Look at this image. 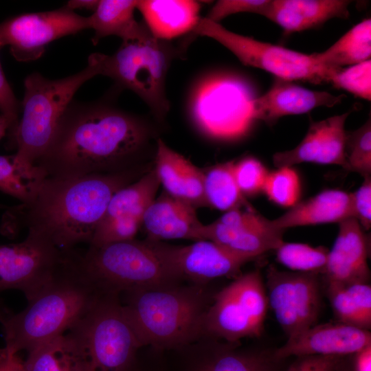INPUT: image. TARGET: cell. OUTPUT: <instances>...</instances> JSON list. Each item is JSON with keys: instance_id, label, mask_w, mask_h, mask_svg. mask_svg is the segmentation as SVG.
<instances>
[{"instance_id": "cell-1", "label": "cell", "mask_w": 371, "mask_h": 371, "mask_svg": "<svg viewBox=\"0 0 371 371\" xmlns=\"http://www.w3.org/2000/svg\"><path fill=\"white\" fill-rule=\"evenodd\" d=\"M112 87L100 99L72 100L35 166L48 177L115 173L147 164L155 156L159 122L118 107Z\"/></svg>"}, {"instance_id": "cell-2", "label": "cell", "mask_w": 371, "mask_h": 371, "mask_svg": "<svg viewBox=\"0 0 371 371\" xmlns=\"http://www.w3.org/2000/svg\"><path fill=\"white\" fill-rule=\"evenodd\" d=\"M147 164L123 172L79 177H47L32 198L15 208L28 233L55 247L89 243L112 196L149 171Z\"/></svg>"}, {"instance_id": "cell-3", "label": "cell", "mask_w": 371, "mask_h": 371, "mask_svg": "<svg viewBox=\"0 0 371 371\" xmlns=\"http://www.w3.org/2000/svg\"><path fill=\"white\" fill-rule=\"evenodd\" d=\"M102 293L78 261V251L68 250L67 260L51 282L27 307L16 313L1 308L0 323L8 352H27L72 328Z\"/></svg>"}, {"instance_id": "cell-4", "label": "cell", "mask_w": 371, "mask_h": 371, "mask_svg": "<svg viewBox=\"0 0 371 371\" xmlns=\"http://www.w3.org/2000/svg\"><path fill=\"white\" fill-rule=\"evenodd\" d=\"M214 294L206 284H171L120 295L124 312L141 346L180 350L202 338Z\"/></svg>"}, {"instance_id": "cell-5", "label": "cell", "mask_w": 371, "mask_h": 371, "mask_svg": "<svg viewBox=\"0 0 371 371\" xmlns=\"http://www.w3.org/2000/svg\"><path fill=\"white\" fill-rule=\"evenodd\" d=\"M193 36L175 44L155 37L145 25L137 35L122 40L113 54L93 55L99 75L113 80V87L120 92L128 89L135 93L155 119L163 123L170 110L166 89L168 72L175 59L184 56Z\"/></svg>"}, {"instance_id": "cell-6", "label": "cell", "mask_w": 371, "mask_h": 371, "mask_svg": "<svg viewBox=\"0 0 371 371\" xmlns=\"http://www.w3.org/2000/svg\"><path fill=\"white\" fill-rule=\"evenodd\" d=\"M99 75L92 54L80 71L56 80L38 73L24 80L22 115L10 145L16 149V159L25 165H35L49 146L60 120L78 89Z\"/></svg>"}, {"instance_id": "cell-7", "label": "cell", "mask_w": 371, "mask_h": 371, "mask_svg": "<svg viewBox=\"0 0 371 371\" xmlns=\"http://www.w3.org/2000/svg\"><path fill=\"white\" fill-rule=\"evenodd\" d=\"M79 263L104 293L181 283L167 262L159 241L131 240L78 251Z\"/></svg>"}, {"instance_id": "cell-8", "label": "cell", "mask_w": 371, "mask_h": 371, "mask_svg": "<svg viewBox=\"0 0 371 371\" xmlns=\"http://www.w3.org/2000/svg\"><path fill=\"white\" fill-rule=\"evenodd\" d=\"M68 332L79 346L85 371H127L141 348L115 293L101 294Z\"/></svg>"}, {"instance_id": "cell-9", "label": "cell", "mask_w": 371, "mask_h": 371, "mask_svg": "<svg viewBox=\"0 0 371 371\" xmlns=\"http://www.w3.org/2000/svg\"><path fill=\"white\" fill-rule=\"evenodd\" d=\"M268 302L258 270L237 276L213 295L203 323V337L236 344L259 337L264 330Z\"/></svg>"}, {"instance_id": "cell-10", "label": "cell", "mask_w": 371, "mask_h": 371, "mask_svg": "<svg viewBox=\"0 0 371 371\" xmlns=\"http://www.w3.org/2000/svg\"><path fill=\"white\" fill-rule=\"evenodd\" d=\"M192 33L215 40L244 65L267 71L278 78L315 84L330 82L337 69L324 66L313 54H303L234 33L205 17L200 19Z\"/></svg>"}, {"instance_id": "cell-11", "label": "cell", "mask_w": 371, "mask_h": 371, "mask_svg": "<svg viewBox=\"0 0 371 371\" xmlns=\"http://www.w3.org/2000/svg\"><path fill=\"white\" fill-rule=\"evenodd\" d=\"M254 98L236 79L207 76L198 82L190 95V116L206 135L219 139H236L245 134L254 121L251 114Z\"/></svg>"}, {"instance_id": "cell-12", "label": "cell", "mask_w": 371, "mask_h": 371, "mask_svg": "<svg viewBox=\"0 0 371 371\" xmlns=\"http://www.w3.org/2000/svg\"><path fill=\"white\" fill-rule=\"evenodd\" d=\"M67 254L68 249L30 234L21 243L0 245V292L17 289L31 300L54 278Z\"/></svg>"}, {"instance_id": "cell-13", "label": "cell", "mask_w": 371, "mask_h": 371, "mask_svg": "<svg viewBox=\"0 0 371 371\" xmlns=\"http://www.w3.org/2000/svg\"><path fill=\"white\" fill-rule=\"evenodd\" d=\"M319 275L267 269L268 306L288 339L317 322L322 304Z\"/></svg>"}, {"instance_id": "cell-14", "label": "cell", "mask_w": 371, "mask_h": 371, "mask_svg": "<svg viewBox=\"0 0 371 371\" xmlns=\"http://www.w3.org/2000/svg\"><path fill=\"white\" fill-rule=\"evenodd\" d=\"M89 28V16H80L65 6L25 13L0 23V45L8 46L16 60L27 62L40 58L51 42Z\"/></svg>"}, {"instance_id": "cell-15", "label": "cell", "mask_w": 371, "mask_h": 371, "mask_svg": "<svg viewBox=\"0 0 371 371\" xmlns=\"http://www.w3.org/2000/svg\"><path fill=\"white\" fill-rule=\"evenodd\" d=\"M284 232L253 207H239L225 212L210 224H203L200 238L251 261L276 250L284 242Z\"/></svg>"}, {"instance_id": "cell-16", "label": "cell", "mask_w": 371, "mask_h": 371, "mask_svg": "<svg viewBox=\"0 0 371 371\" xmlns=\"http://www.w3.org/2000/svg\"><path fill=\"white\" fill-rule=\"evenodd\" d=\"M160 247L173 271L181 281L190 284L205 285L219 278L234 276L251 261L208 240L185 246L160 241Z\"/></svg>"}, {"instance_id": "cell-17", "label": "cell", "mask_w": 371, "mask_h": 371, "mask_svg": "<svg viewBox=\"0 0 371 371\" xmlns=\"http://www.w3.org/2000/svg\"><path fill=\"white\" fill-rule=\"evenodd\" d=\"M368 346H371L370 330L337 321L316 324L288 339L273 351V355L280 361L293 356L344 357L355 355Z\"/></svg>"}, {"instance_id": "cell-18", "label": "cell", "mask_w": 371, "mask_h": 371, "mask_svg": "<svg viewBox=\"0 0 371 371\" xmlns=\"http://www.w3.org/2000/svg\"><path fill=\"white\" fill-rule=\"evenodd\" d=\"M349 113L313 122L303 139L295 148L273 155L278 168L301 163L333 164L346 170L345 122Z\"/></svg>"}, {"instance_id": "cell-19", "label": "cell", "mask_w": 371, "mask_h": 371, "mask_svg": "<svg viewBox=\"0 0 371 371\" xmlns=\"http://www.w3.org/2000/svg\"><path fill=\"white\" fill-rule=\"evenodd\" d=\"M368 254L369 240L358 221L349 218L339 223L337 238L328 251L322 274L326 284L368 283Z\"/></svg>"}, {"instance_id": "cell-20", "label": "cell", "mask_w": 371, "mask_h": 371, "mask_svg": "<svg viewBox=\"0 0 371 371\" xmlns=\"http://www.w3.org/2000/svg\"><path fill=\"white\" fill-rule=\"evenodd\" d=\"M344 96L311 90L276 78L265 93L253 99L252 117L270 124L285 115L303 114L321 106L332 107L339 104Z\"/></svg>"}, {"instance_id": "cell-21", "label": "cell", "mask_w": 371, "mask_h": 371, "mask_svg": "<svg viewBox=\"0 0 371 371\" xmlns=\"http://www.w3.org/2000/svg\"><path fill=\"white\" fill-rule=\"evenodd\" d=\"M196 209L162 192L150 204L142 216V225L148 235L147 239L201 240L203 224L199 220Z\"/></svg>"}, {"instance_id": "cell-22", "label": "cell", "mask_w": 371, "mask_h": 371, "mask_svg": "<svg viewBox=\"0 0 371 371\" xmlns=\"http://www.w3.org/2000/svg\"><path fill=\"white\" fill-rule=\"evenodd\" d=\"M153 168L166 193L195 208L207 206L203 171L169 147L160 137L157 142Z\"/></svg>"}, {"instance_id": "cell-23", "label": "cell", "mask_w": 371, "mask_h": 371, "mask_svg": "<svg viewBox=\"0 0 371 371\" xmlns=\"http://www.w3.org/2000/svg\"><path fill=\"white\" fill-rule=\"evenodd\" d=\"M350 3L347 0H271L265 18L286 32H301L333 19H347Z\"/></svg>"}, {"instance_id": "cell-24", "label": "cell", "mask_w": 371, "mask_h": 371, "mask_svg": "<svg viewBox=\"0 0 371 371\" xmlns=\"http://www.w3.org/2000/svg\"><path fill=\"white\" fill-rule=\"evenodd\" d=\"M201 3L193 0H137V10L156 38L166 41L192 33L200 19Z\"/></svg>"}, {"instance_id": "cell-25", "label": "cell", "mask_w": 371, "mask_h": 371, "mask_svg": "<svg viewBox=\"0 0 371 371\" xmlns=\"http://www.w3.org/2000/svg\"><path fill=\"white\" fill-rule=\"evenodd\" d=\"M349 218H352L350 194L328 189L298 201L271 223L276 228L285 231L298 226L339 223Z\"/></svg>"}, {"instance_id": "cell-26", "label": "cell", "mask_w": 371, "mask_h": 371, "mask_svg": "<svg viewBox=\"0 0 371 371\" xmlns=\"http://www.w3.org/2000/svg\"><path fill=\"white\" fill-rule=\"evenodd\" d=\"M203 351L194 371H278L281 361L273 352L238 349L236 344L202 337L196 341Z\"/></svg>"}, {"instance_id": "cell-27", "label": "cell", "mask_w": 371, "mask_h": 371, "mask_svg": "<svg viewBox=\"0 0 371 371\" xmlns=\"http://www.w3.org/2000/svg\"><path fill=\"white\" fill-rule=\"evenodd\" d=\"M137 0H100L89 16L90 28L94 30V45L106 36H116L122 40L139 34L145 27L135 18Z\"/></svg>"}, {"instance_id": "cell-28", "label": "cell", "mask_w": 371, "mask_h": 371, "mask_svg": "<svg viewBox=\"0 0 371 371\" xmlns=\"http://www.w3.org/2000/svg\"><path fill=\"white\" fill-rule=\"evenodd\" d=\"M23 366L24 371H85L79 346L69 332L30 350Z\"/></svg>"}, {"instance_id": "cell-29", "label": "cell", "mask_w": 371, "mask_h": 371, "mask_svg": "<svg viewBox=\"0 0 371 371\" xmlns=\"http://www.w3.org/2000/svg\"><path fill=\"white\" fill-rule=\"evenodd\" d=\"M326 291L337 322L370 330L371 286L369 283L326 284Z\"/></svg>"}, {"instance_id": "cell-30", "label": "cell", "mask_w": 371, "mask_h": 371, "mask_svg": "<svg viewBox=\"0 0 371 371\" xmlns=\"http://www.w3.org/2000/svg\"><path fill=\"white\" fill-rule=\"evenodd\" d=\"M159 186L153 167L138 179L120 188L112 196L101 221L120 218H136L142 221L144 213L156 198Z\"/></svg>"}, {"instance_id": "cell-31", "label": "cell", "mask_w": 371, "mask_h": 371, "mask_svg": "<svg viewBox=\"0 0 371 371\" xmlns=\"http://www.w3.org/2000/svg\"><path fill=\"white\" fill-rule=\"evenodd\" d=\"M313 54L322 65L332 69L370 60V19H366L355 25L325 51Z\"/></svg>"}, {"instance_id": "cell-32", "label": "cell", "mask_w": 371, "mask_h": 371, "mask_svg": "<svg viewBox=\"0 0 371 371\" xmlns=\"http://www.w3.org/2000/svg\"><path fill=\"white\" fill-rule=\"evenodd\" d=\"M234 161L216 164L203 171V192L207 206L221 211L250 207L240 192L234 175Z\"/></svg>"}, {"instance_id": "cell-33", "label": "cell", "mask_w": 371, "mask_h": 371, "mask_svg": "<svg viewBox=\"0 0 371 371\" xmlns=\"http://www.w3.org/2000/svg\"><path fill=\"white\" fill-rule=\"evenodd\" d=\"M47 177L35 165H25L14 155H0V190L19 200L29 201Z\"/></svg>"}, {"instance_id": "cell-34", "label": "cell", "mask_w": 371, "mask_h": 371, "mask_svg": "<svg viewBox=\"0 0 371 371\" xmlns=\"http://www.w3.org/2000/svg\"><path fill=\"white\" fill-rule=\"evenodd\" d=\"M277 260L295 272L322 274L328 250L299 243L283 242L276 250Z\"/></svg>"}, {"instance_id": "cell-35", "label": "cell", "mask_w": 371, "mask_h": 371, "mask_svg": "<svg viewBox=\"0 0 371 371\" xmlns=\"http://www.w3.org/2000/svg\"><path fill=\"white\" fill-rule=\"evenodd\" d=\"M300 191L299 176L292 167L269 172L262 190L271 201L289 208L298 202Z\"/></svg>"}, {"instance_id": "cell-36", "label": "cell", "mask_w": 371, "mask_h": 371, "mask_svg": "<svg viewBox=\"0 0 371 371\" xmlns=\"http://www.w3.org/2000/svg\"><path fill=\"white\" fill-rule=\"evenodd\" d=\"M347 170L357 172L363 178L371 174V122L368 120L361 127L346 133Z\"/></svg>"}, {"instance_id": "cell-37", "label": "cell", "mask_w": 371, "mask_h": 371, "mask_svg": "<svg viewBox=\"0 0 371 371\" xmlns=\"http://www.w3.org/2000/svg\"><path fill=\"white\" fill-rule=\"evenodd\" d=\"M335 87L344 89L361 98L371 99V61L339 68L333 74L330 82Z\"/></svg>"}, {"instance_id": "cell-38", "label": "cell", "mask_w": 371, "mask_h": 371, "mask_svg": "<svg viewBox=\"0 0 371 371\" xmlns=\"http://www.w3.org/2000/svg\"><path fill=\"white\" fill-rule=\"evenodd\" d=\"M141 226L142 220L136 218H120L101 221L89 245L100 247L133 240Z\"/></svg>"}, {"instance_id": "cell-39", "label": "cell", "mask_w": 371, "mask_h": 371, "mask_svg": "<svg viewBox=\"0 0 371 371\" xmlns=\"http://www.w3.org/2000/svg\"><path fill=\"white\" fill-rule=\"evenodd\" d=\"M269 172L262 163L253 157H246L234 163L235 180L244 196L262 192Z\"/></svg>"}, {"instance_id": "cell-40", "label": "cell", "mask_w": 371, "mask_h": 371, "mask_svg": "<svg viewBox=\"0 0 371 371\" xmlns=\"http://www.w3.org/2000/svg\"><path fill=\"white\" fill-rule=\"evenodd\" d=\"M271 0H219L210 10L205 18L219 23L222 19L238 13H252L266 17Z\"/></svg>"}, {"instance_id": "cell-41", "label": "cell", "mask_w": 371, "mask_h": 371, "mask_svg": "<svg viewBox=\"0 0 371 371\" xmlns=\"http://www.w3.org/2000/svg\"><path fill=\"white\" fill-rule=\"evenodd\" d=\"M0 45V49H1ZM21 104L16 99L3 71L0 62V112L5 116L10 123V129L8 133L11 144L19 122Z\"/></svg>"}, {"instance_id": "cell-42", "label": "cell", "mask_w": 371, "mask_h": 371, "mask_svg": "<svg viewBox=\"0 0 371 371\" xmlns=\"http://www.w3.org/2000/svg\"><path fill=\"white\" fill-rule=\"evenodd\" d=\"M363 179L361 186L350 194V199L352 218L363 230H368L371 227V177Z\"/></svg>"}, {"instance_id": "cell-43", "label": "cell", "mask_w": 371, "mask_h": 371, "mask_svg": "<svg viewBox=\"0 0 371 371\" xmlns=\"http://www.w3.org/2000/svg\"><path fill=\"white\" fill-rule=\"evenodd\" d=\"M343 361L339 356L297 357L286 371H337Z\"/></svg>"}, {"instance_id": "cell-44", "label": "cell", "mask_w": 371, "mask_h": 371, "mask_svg": "<svg viewBox=\"0 0 371 371\" xmlns=\"http://www.w3.org/2000/svg\"><path fill=\"white\" fill-rule=\"evenodd\" d=\"M0 371H24L23 361L18 353L0 349Z\"/></svg>"}, {"instance_id": "cell-45", "label": "cell", "mask_w": 371, "mask_h": 371, "mask_svg": "<svg viewBox=\"0 0 371 371\" xmlns=\"http://www.w3.org/2000/svg\"><path fill=\"white\" fill-rule=\"evenodd\" d=\"M352 371H371V346L353 355Z\"/></svg>"}, {"instance_id": "cell-46", "label": "cell", "mask_w": 371, "mask_h": 371, "mask_svg": "<svg viewBox=\"0 0 371 371\" xmlns=\"http://www.w3.org/2000/svg\"><path fill=\"white\" fill-rule=\"evenodd\" d=\"M98 3V0H71L65 6L74 11L75 9H85L93 12Z\"/></svg>"}, {"instance_id": "cell-47", "label": "cell", "mask_w": 371, "mask_h": 371, "mask_svg": "<svg viewBox=\"0 0 371 371\" xmlns=\"http://www.w3.org/2000/svg\"><path fill=\"white\" fill-rule=\"evenodd\" d=\"M10 123L8 119L0 113V139L9 132Z\"/></svg>"}, {"instance_id": "cell-48", "label": "cell", "mask_w": 371, "mask_h": 371, "mask_svg": "<svg viewBox=\"0 0 371 371\" xmlns=\"http://www.w3.org/2000/svg\"><path fill=\"white\" fill-rule=\"evenodd\" d=\"M337 371H352V368H350L349 366L346 364L344 361H343Z\"/></svg>"}, {"instance_id": "cell-49", "label": "cell", "mask_w": 371, "mask_h": 371, "mask_svg": "<svg viewBox=\"0 0 371 371\" xmlns=\"http://www.w3.org/2000/svg\"><path fill=\"white\" fill-rule=\"evenodd\" d=\"M2 308V304H1V302L0 300V310Z\"/></svg>"}]
</instances>
